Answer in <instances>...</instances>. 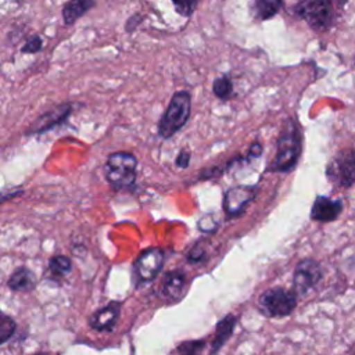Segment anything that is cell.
Listing matches in <instances>:
<instances>
[{
    "instance_id": "cell-1",
    "label": "cell",
    "mask_w": 355,
    "mask_h": 355,
    "mask_svg": "<svg viewBox=\"0 0 355 355\" xmlns=\"http://www.w3.org/2000/svg\"><path fill=\"white\" fill-rule=\"evenodd\" d=\"M301 154V132L295 121H286L277 139L276 155L270 164L275 172H287L293 169Z\"/></svg>"
},
{
    "instance_id": "cell-2",
    "label": "cell",
    "mask_w": 355,
    "mask_h": 355,
    "mask_svg": "<svg viewBox=\"0 0 355 355\" xmlns=\"http://www.w3.org/2000/svg\"><path fill=\"white\" fill-rule=\"evenodd\" d=\"M191 110V98L187 92H176L171 101L168 108L165 110L164 115L159 119L158 123V133L161 137L168 139L173 136L179 129H182L189 116Z\"/></svg>"
},
{
    "instance_id": "cell-3",
    "label": "cell",
    "mask_w": 355,
    "mask_h": 355,
    "mask_svg": "<svg viewBox=\"0 0 355 355\" xmlns=\"http://www.w3.org/2000/svg\"><path fill=\"white\" fill-rule=\"evenodd\" d=\"M137 159L132 153L116 151L110 154L104 172L108 183L114 189H125L135 183L136 180Z\"/></svg>"
},
{
    "instance_id": "cell-4",
    "label": "cell",
    "mask_w": 355,
    "mask_h": 355,
    "mask_svg": "<svg viewBox=\"0 0 355 355\" xmlns=\"http://www.w3.org/2000/svg\"><path fill=\"white\" fill-rule=\"evenodd\" d=\"M295 12L318 32L329 29L334 21L333 0H300Z\"/></svg>"
},
{
    "instance_id": "cell-5",
    "label": "cell",
    "mask_w": 355,
    "mask_h": 355,
    "mask_svg": "<svg viewBox=\"0 0 355 355\" xmlns=\"http://www.w3.org/2000/svg\"><path fill=\"white\" fill-rule=\"evenodd\" d=\"M297 305L295 293L283 287H273L263 291L258 300L259 311L269 318L290 315Z\"/></svg>"
},
{
    "instance_id": "cell-6",
    "label": "cell",
    "mask_w": 355,
    "mask_h": 355,
    "mask_svg": "<svg viewBox=\"0 0 355 355\" xmlns=\"http://www.w3.org/2000/svg\"><path fill=\"white\" fill-rule=\"evenodd\" d=\"M329 180L338 187H349L355 183V148L338 151L326 169Z\"/></svg>"
},
{
    "instance_id": "cell-7",
    "label": "cell",
    "mask_w": 355,
    "mask_h": 355,
    "mask_svg": "<svg viewBox=\"0 0 355 355\" xmlns=\"http://www.w3.org/2000/svg\"><path fill=\"white\" fill-rule=\"evenodd\" d=\"M164 263V252L158 247H150L140 252L133 263L135 275L140 282H150L159 273Z\"/></svg>"
},
{
    "instance_id": "cell-8",
    "label": "cell",
    "mask_w": 355,
    "mask_h": 355,
    "mask_svg": "<svg viewBox=\"0 0 355 355\" xmlns=\"http://www.w3.org/2000/svg\"><path fill=\"white\" fill-rule=\"evenodd\" d=\"M322 277V269L318 261L312 258L302 259L295 266L294 275H293V287L294 293L302 295L311 288H313Z\"/></svg>"
},
{
    "instance_id": "cell-9",
    "label": "cell",
    "mask_w": 355,
    "mask_h": 355,
    "mask_svg": "<svg viewBox=\"0 0 355 355\" xmlns=\"http://www.w3.org/2000/svg\"><path fill=\"white\" fill-rule=\"evenodd\" d=\"M69 114H71V105L69 104L57 105L53 110L43 112L37 119H35L33 123L26 129V135L43 133V132L54 128L55 125L62 123L68 118Z\"/></svg>"
},
{
    "instance_id": "cell-10",
    "label": "cell",
    "mask_w": 355,
    "mask_h": 355,
    "mask_svg": "<svg viewBox=\"0 0 355 355\" xmlns=\"http://www.w3.org/2000/svg\"><path fill=\"white\" fill-rule=\"evenodd\" d=\"M255 190L248 186H237L232 187L226 191L223 200V208L229 216L237 215L241 209L254 198Z\"/></svg>"
},
{
    "instance_id": "cell-11",
    "label": "cell",
    "mask_w": 355,
    "mask_h": 355,
    "mask_svg": "<svg viewBox=\"0 0 355 355\" xmlns=\"http://www.w3.org/2000/svg\"><path fill=\"white\" fill-rule=\"evenodd\" d=\"M121 302H110L105 306L97 309L90 318L89 324L98 331H111L119 316Z\"/></svg>"
},
{
    "instance_id": "cell-12",
    "label": "cell",
    "mask_w": 355,
    "mask_h": 355,
    "mask_svg": "<svg viewBox=\"0 0 355 355\" xmlns=\"http://www.w3.org/2000/svg\"><path fill=\"white\" fill-rule=\"evenodd\" d=\"M343 209L341 200H333L329 197L319 196L315 198L312 209H311V218L318 222H331L337 219Z\"/></svg>"
},
{
    "instance_id": "cell-13",
    "label": "cell",
    "mask_w": 355,
    "mask_h": 355,
    "mask_svg": "<svg viewBox=\"0 0 355 355\" xmlns=\"http://www.w3.org/2000/svg\"><path fill=\"white\" fill-rule=\"evenodd\" d=\"M184 283H186V277H184L183 272H180V270L168 272L165 275V279L161 286L162 295L166 297L168 300L178 301L183 295Z\"/></svg>"
},
{
    "instance_id": "cell-14",
    "label": "cell",
    "mask_w": 355,
    "mask_h": 355,
    "mask_svg": "<svg viewBox=\"0 0 355 355\" xmlns=\"http://www.w3.org/2000/svg\"><path fill=\"white\" fill-rule=\"evenodd\" d=\"M282 6L283 0H250V11L259 21L273 18Z\"/></svg>"
},
{
    "instance_id": "cell-15",
    "label": "cell",
    "mask_w": 355,
    "mask_h": 355,
    "mask_svg": "<svg viewBox=\"0 0 355 355\" xmlns=\"http://www.w3.org/2000/svg\"><path fill=\"white\" fill-rule=\"evenodd\" d=\"M7 286L14 291H31L35 288V275L31 269L21 266L11 273Z\"/></svg>"
},
{
    "instance_id": "cell-16",
    "label": "cell",
    "mask_w": 355,
    "mask_h": 355,
    "mask_svg": "<svg viewBox=\"0 0 355 355\" xmlns=\"http://www.w3.org/2000/svg\"><path fill=\"white\" fill-rule=\"evenodd\" d=\"M94 0H69L62 8V18L67 25L73 24L85 12H87L93 6Z\"/></svg>"
},
{
    "instance_id": "cell-17",
    "label": "cell",
    "mask_w": 355,
    "mask_h": 355,
    "mask_svg": "<svg viewBox=\"0 0 355 355\" xmlns=\"http://www.w3.org/2000/svg\"><path fill=\"white\" fill-rule=\"evenodd\" d=\"M234 324H236V318H234L233 315H227L226 318H223V319L218 323V326H216V334H215V340L212 341L211 352L218 351V349L225 344V341L230 337Z\"/></svg>"
},
{
    "instance_id": "cell-18",
    "label": "cell",
    "mask_w": 355,
    "mask_h": 355,
    "mask_svg": "<svg viewBox=\"0 0 355 355\" xmlns=\"http://www.w3.org/2000/svg\"><path fill=\"white\" fill-rule=\"evenodd\" d=\"M72 262L65 255H55L49 261V269L53 276L62 277L71 272Z\"/></svg>"
},
{
    "instance_id": "cell-19",
    "label": "cell",
    "mask_w": 355,
    "mask_h": 355,
    "mask_svg": "<svg viewBox=\"0 0 355 355\" xmlns=\"http://www.w3.org/2000/svg\"><path fill=\"white\" fill-rule=\"evenodd\" d=\"M214 94L222 100H226L232 96V92H233V85H232V80L227 75H222L220 78H216L214 80Z\"/></svg>"
},
{
    "instance_id": "cell-20",
    "label": "cell",
    "mask_w": 355,
    "mask_h": 355,
    "mask_svg": "<svg viewBox=\"0 0 355 355\" xmlns=\"http://www.w3.org/2000/svg\"><path fill=\"white\" fill-rule=\"evenodd\" d=\"M172 1L178 14L183 17H190L194 12L200 0H172Z\"/></svg>"
},
{
    "instance_id": "cell-21",
    "label": "cell",
    "mask_w": 355,
    "mask_h": 355,
    "mask_svg": "<svg viewBox=\"0 0 355 355\" xmlns=\"http://www.w3.org/2000/svg\"><path fill=\"white\" fill-rule=\"evenodd\" d=\"M14 331H15V322L6 315L4 319L0 322V344L7 341L14 334Z\"/></svg>"
},
{
    "instance_id": "cell-22",
    "label": "cell",
    "mask_w": 355,
    "mask_h": 355,
    "mask_svg": "<svg viewBox=\"0 0 355 355\" xmlns=\"http://www.w3.org/2000/svg\"><path fill=\"white\" fill-rule=\"evenodd\" d=\"M42 46H43L42 39L39 36H32V37H29L25 42V44L22 46L21 51L22 53H37V51H40Z\"/></svg>"
},
{
    "instance_id": "cell-23",
    "label": "cell",
    "mask_w": 355,
    "mask_h": 355,
    "mask_svg": "<svg viewBox=\"0 0 355 355\" xmlns=\"http://www.w3.org/2000/svg\"><path fill=\"white\" fill-rule=\"evenodd\" d=\"M201 347H202V344H201L200 341H196V343H184V344H182V345L178 348V351L193 354V352H198V351L201 349Z\"/></svg>"
},
{
    "instance_id": "cell-24",
    "label": "cell",
    "mask_w": 355,
    "mask_h": 355,
    "mask_svg": "<svg viewBox=\"0 0 355 355\" xmlns=\"http://www.w3.org/2000/svg\"><path fill=\"white\" fill-rule=\"evenodd\" d=\"M204 257V250L200 245H196L190 254H189V261L190 262H198Z\"/></svg>"
},
{
    "instance_id": "cell-25",
    "label": "cell",
    "mask_w": 355,
    "mask_h": 355,
    "mask_svg": "<svg viewBox=\"0 0 355 355\" xmlns=\"http://www.w3.org/2000/svg\"><path fill=\"white\" fill-rule=\"evenodd\" d=\"M189 161H190V155L187 151H180L178 158H176V165L180 166V168H186L189 165Z\"/></svg>"
},
{
    "instance_id": "cell-26",
    "label": "cell",
    "mask_w": 355,
    "mask_h": 355,
    "mask_svg": "<svg viewBox=\"0 0 355 355\" xmlns=\"http://www.w3.org/2000/svg\"><path fill=\"white\" fill-rule=\"evenodd\" d=\"M261 153H262V146H261L259 143H254V144L251 146V148H250V155H252V157H259Z\"/></svg>"
},
{
    "instance_id": "cell-27",
    "label": "cell",
    "mask_w": 355,
    "mask_h": 355,
    "mask_svg": "<svg viewBox=\"0 0 355 355\" xmlns=\"http://www.w3.org/2000/svg\"><path fill=\"white\" fill-rule=\"evenodd\" d=\"M4 316H6V315H4V313H3V312H1V311H0V322H1V320H3V319H4Z\"/></svg>"
},
{
    "instance_id": "cell-28",
    "label": "cell",
    "mask_w": 355,
    "mask_h": 355,
    "mask_svg": "<svg viewBox=\"0 0 355 355\" xmlns=\"http://www.w3.org/2000/svg\"><path fill=\"white\" fill-rule=\"evenodd\" d=\"M345 1H347V0H338V3H340V4H341V6H343V4H344V3H345Z\"/></svg>"
}]
</instances>
